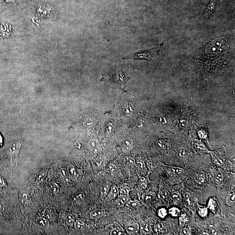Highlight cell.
<instances>
[{
  "label": "cell",
  "mask_w": 235,
  "mask_h": 235,
  "mask_svg": "<svg viewBox=\"0 0 235 235\" xmlns=\"http://www.w3.org/2000/svg\"><path fill=\"white\" fill-rule=\"evenodd\" d=\"M37 222L39 225L43 229H47L49 228V222L48 219L43 218V217H39L36 219Z\"/></svg>",
  "instance_id": "10"
},
{
  "label": "cell",
  "mask_w": 235,
  "mask_h": 235,
  "mask_svg": "<svg viewBox=\"0 0 235 235\" xmlns=\"http://www.w3.org/2000/svg\"><path fill=\"white\" fill-rule=\"evenodd\" d=\"M121 196H127L129 195V188L127 187L126 185L121 187L119 190Z\"/></svg>",
  "instance_id": "31"
},
{
  "label": "cell",
  "mask_w": 235,
  "mask_h": 235,
  "mask_svg": "<svg viewBox=\"0 0 235 235\" xmlns=\"http://www.w3.org/2000/svg\"><path fill=\"white\" fill-rule=\"evenodd\" d=\"M108 170L112 175H114L118 172V167L115 164L110 163L108 166Z\"/></svg>",
  "instance_id": "28"
},
{
  "label": "cell",
  "mask_w": 235,
  "mask_h": 235,
  "mask_svg": "<svg viewBox=\"0 0 235 235\" xmlns=\"http://www.w3.org/2000/svg\"><path fill=\"white\" fill-rule=\"evenodd\" d=\"M111 187V185L110 183H106L102 188V189L101 192V198H104L107 194L109 192Z\"/></svg>",
  "instance_id": "19"
},
{
  "label": "cell",
  "mask_w": 235,
  "mask_h": 235,
  "mask_svg": "<svg viewBox=\"0 0 235 235\" xmlns=\"http://www.w3.org/2000/svg\"><path fill=\"white\" fill-rule=\"evenodd\" d=\"M198 213L200 216L202 217H206L208 215V208L207 207H203L200 205H198Z\"/></svg>",
  "instance_id": "15"
},
{
  "label": "cell",
  "mask_w": 235,
  "mask_h": 235,
  "mask_svg": "<svg viewBox=\"0 0 235 235\" xmlns=\"http://www.w3.org/2000/svg\"><path fill=\"white\" fill-rule=\"evenodd\" d=\"M137 166V170L138 172L141 175H144L145 173V164L143 162H138L136 164Z\"/></svg>",
  "instance_id": "22"
},
{
  "label": "cell",
  "mask_w": 235,
  "mask_h": 235,
  "mask_svg": "<svg viewBox=\"0 0 235 235\" xmlns=\"http://www.w3.org/2000/svg\"><path fill=\"white\" fill-rule=\"evenodd\" d=\"M184 199L188 205H190L192 202V197L190 194L189 193H185L184 194Z\"/></svg>",
  "instance_id": "33"
},
{
  "label": "cell",
  "mask_w": 235,
  "mask_h": 235,
  "mask_svg": "<svg viewBox=\"0 0 235 235\" xmlns=\"http://www.w3.org/2000/svg\"><path fill=\"white\" fill-rule=\"evenodd\" d=\"M189 230L187 228H183L181 231V234L189 235Z\"/></svg>",
  "instance_id": "37"
},
{
  "label": "cell",
  "mask_w": 235,
  "mask_h": 235,
  "mask_svg": "<svg viewBox=\"0 0 235 235\" xmlns=\"http://www.w3.org/2000/svg\"><path fill=\"white\" fill-rule=\"evenodd\" d=\"M170 196V193L168 190L166 189H163L160 191L158 193V197L160 199H167Z\"/></svg>",
  "instance_id": "24"
},
{
  "label": "cell",
  "mask_w": 235,
  "mask_h": 235,
  "mask_svg": "<svg viewBox=\"0 0 235 235\" xmlns=\"http://www.w3.org/2000/svg\"><path fill=\"white\" fill-rule=\"evenodd\" d=\"M103 160V157L100 156L98 157V158L96 159V160H95V162L97 166H99L101 165V163H102Z\"/></svg>",
  "instance_id": "40"
},
{
  "label": "cell",
  "mask_w": 235,
  "mask_h": 235,
  "mask_svg": "<svg viewBox=\"0 0 235 235\" xmlns=\"http://www.w3.org/2000/svg\"><path fill=\"white\" fill-rule=\"evenodd\" d=\"M105 213V211L104 209H95L90 213V217L92 219L97 220L102 217Z\"/></svg>",
  "instance_id": "6"
},
{
  "label": "cell",
  "mask_w": 235,
  "mask_h": 235,
  "mask_svg": "<svg viewBox=\"0 0 235 235\" xmlns=\"http://www.w3.org/2000/svg\"><path fill=\"white\" fill-rule=\"evenodd\" d=\"M235 194H230L228 196L226 199V204L228 206H232L235 204Z\"/></svg>",
  "instance_id": "21"
},
{
  "label": "cell",
  "mask_w": 235,
  "mask_h": 235,
  "mask_svg": "<svg viewBox=\"0 0 235 235\" xmlns=\"http://www.w3.org/2000/svg\"><path fill=\"white\" fill-rule=\"evenodd\" d=\"M89 146L90 149L94 153H97L101 149V145L99 142L95 139H92L90 141L89 143Z\"/></svg>",
  "instance_id": "7"
},
{
  "label": "cell",
  "mask_w": 235,
  "mask_h": 235,
  "mask_svg": "<svg viewBox=\"0 0 235 235\" xmlns=\"http://www.w3.org/2000/svg\"><path fill=\"white\" fill-rule=\"evenodd\" d=\"M109 190V196L111 199H114L117 196L119 190L116 185H114L111 187Z\"/></svg>",
  "instance_id": "13"
},
{
  "label": "cell",
  "mask_w": 235,
  "mask_h": 235,
  "mask_svg": "<svg viewBox=\"0 0 235 235\" xmlns=\"http://www.w3.org/2000/svg\"><path fill=\"white\" fill-rule=\"evenodd\" d=\"M179 224L182 227L185 226L188 222V218L185 214H182L179 216Z\"/></svg>",
  "instance_id": "20"
},
{
  "label": "cell",
  "mask_w": 235,
  "mask_h": 235,
  "mask_svg": "<svg viewBox=\"0 0 235 235\" xmlns=\"http://www.w3.org/2000/svg\"><path fill=\"white\" fill-rule=\"evenodd\" d=\"M126 205L128 206V207H130L132 208H137L139 206V204L138 203H137L136 201H128V202L126 203Z\"/></svg>",
  "instance_id": "34"
},
{
  "label": "cell",
  "mask_w": 235,
  "mask_h": 235,
  "mask_svg": "<svg viewBox=\"0 0 235 235\" xmlns=\"http://www.w3.org/2000/svg\"><path fill=\"white\" fill-rule=\"evenodd\" d=\"M156 197V194L153 192L143 194L142 195V199L145 201L151 200Z\"/></svg>",
  "instance_id": "18"
},
{
  "label": "cell",
  "mask_w": 235,
  "mask_h": 235,
  "mask_svg": "<svg viewBox=\"0 0 235 235\" xmlns=\"http://www.w3.org/2000/svg\"><path fill=\"white\" fill-rule=\"evenodd\" d=\"M168 214V211L164 207L161 208L157 211V215L160 218H164Z\"/></svg>",
  "instance_id": "26"
},
{
  "label": "cell",
  "mask_w": 235,
  "mask_h": 235,
  "mask_svg": "<svg viewBox=\"0 0 235 235\" xmlns=\"http://www.w3.org/2000/svg\"><path fill=\"white\" fill-rule=\"evenodd\" d=\"M65 222L68 226H71L74 223L75 218L71 214H68L65 217Z\"/></svg>",
  "instance_id": "27"
},
{
  "label": "cell",
  "mask_w": 235,
  "mask_h": 235,
  "mask_svg": "<svg viewBox=\"0 0 235 235\" xmlns=\"http://www.w3.org/2000/svg\"><path fill=\"white\" fill-rule=\"evenodd\" d=\"M218 0H210L208 3L207 8L204 11V17L206 18H209L213 12L215 11L216 7Z\"/></svg>",
  "instance_id": "2"
},
{
  "label": "cell",
  "mask_w": 235,
  "mask_h": 235,
  "mask_svg": "<svg viewBox=\"0 0 235 235\" xmlns=\"http://www.w3.org/2000/svg\"><path fill=\"white\" fill-rule=\"evenodd\" d=\"M84 225L85 223L84 222L81 220H76L74 222L75 228L77 230L82 229L84 226Z\"/></svg>",
  "instance_id": "32"
},
{
  "label": "cell",
  "mask_w": 235,
  "mask_h": 235,
  "mask_svg": "<svg viewBox=\"0 0 235 235\" xmlns=\"http://www.w3.org/2000/svg\"><path fill=\"white\" fill-rule=\"evenodd\" d=\"M160 51L158 49H153L151 50H144L133 53L126 58L134 59H145L149 61L158 58L160 56Z\"/></svg>",
  "instance_id": "1"
},
{
  "label": "cell",
  "mask_w": 235,
  "mask_h": 235,
  "mask_svg": "<svg viewBox=\"0 0 235 235\" xmlns=\"http://www.w3.org/2000/svg\"><path fill=\"white\" fill-rule=\"evenodd\" d=\"M139 228L140 226L138 223H133L127 226L126 231L129 235L135 234L138 232Z\"/></svg>",
  "instance_id": "5"
},
{
  "label": "cell",
  "mask_w": 235,
  "mask_h": 235,
  "mask_svg": "<svg viewBox=\"0 0 235 235\" xmlns=\"http://www.w3.org/2000/svg\"><path fill=\"white\" fill-rule=\"evenodd\" d=\"M168 213L173 217H179L180 215V209L176 207H172L168 210Z\"/></svg>",
  "instance_id": "14"
},
{
  "label": "cell",
  "mask_w": 235,
  "mask_h": 235,
  "mask_svg": "<svg viewBox=\"0 0 235 235\" xmlns=\"http://www.w3.org/2000/svg\"><path fill=\"white\" fill-rule=\"evenodd\" d=\"M172 198L173 202H174V204H176V205L180 204L182 200V197L181 195L178 192L172 193Z\"/></svg>",
  "instance_id": "17"
},
{
  "label": "cell",
  "mask_w": 235,
  "mask_h": 235,
  "mask_svg": "<svg viewBox=\"0 0 235 235\" xmlns=\"http://www.w3.org/2000/svg\"><path fill=\"white\" fill-rule=\"evenodd\" d=\"M210 233L211 235L217 234V231L215 228H212L210 230Z\"/></svg>",
  "instance_id": "42"
},
{
  "label": "cell",
  "mask_w": 235,
  "mask_h": 235,
  "mask_svg": "<svg viewBox=\"0 0 235 235\" xmlns=\"http://www.w3.org/2000/svg\"><path fill=\"white\" fill-rule=\"evenodd\" d=\"M147 165L151 169H153L156 167V165L154 163L152 162H149L147 163Z\"/></svg>",
  "instance_id": "41"
},
{
  "label": "cell",
  "mask_w": 235,
  "mask_h": 235,
  "mask_svg": "<svg viewBox=\"0 0 235 235\" xmlns=\"http://www.w3.org/2000/svg\"><path fill=\"white\" fill-rule=\"evenodd\" d=\"M3 144V138L2 136L0 133V148L2 147Z\"/></svg>",
  "instance_id": "43"
},
{
  "label": "cell",
  "mask_w": 235,
  "mask_h": 235,
  "mask_svg": "<svg viewBox=\"0 0 235 235\" xmlns=\"http://www.w3.org/2000/svg\"><path fill=\"white\" fill-rule=\"evenodd\" d=\"M157 146L160 148H164L165 147V144L163 141L160 140L157 143Z\"/></svg>",
  "instance_id": "39"
},
{
  "label": "cell",
  "mask_w": 235,
  "mask_h": 235,
  "mask_svg": "<svg viewBox=\"0 0 235 235\" xmlns=\"http://www.w3.org/2000/svg\"><path fill=\"white\" fill-rule=\"evenodd\" d=\"M42 215V217L43 218L48 219L51 218L52 215H51V213L49 210L46 209L43 211Z\"/></svg>",
  "instance_id": "35"
},
{
  "label": "cell",
  "mask_w": 235,
  "mask_h": 235,
  "mask_svg": "<svg viewBox=\"0 0 235 235\" xmlns=\"http://www.w3.org/2000/svg\"><path fill=\"white\" fill-rule=\"evenodd\" d=\"M141 229L145 234H149L151 233L152 227L150 225L145 221H142L140 223Z\"/></svg>",
  "instance_id": "9"
},
{
  "label": "cell",
  "mask_w": 235,
  "mask_h": 235,
  "mask_svg": "<svg viewBox=\"0 0 235 235\" xmlns=\"http://www.w3.org/2000/svg\"><path fill=\"white\" fill-rule=\"evenodd\" d=\"M125 231L122 228L118 227L115 228L113 229L110 232V235H125Z\"/></svg>",
  "instance_id": "23"
},
{
  "label": "cell",
  "mask_w": 235,
  "mask_h": 235,
  "mask_svg": "<svg viewBox=\"0 0 235 235\" xmlns=\"http://www.w3.org/2000/svg\"><path fill=\"white\" fill-rule=\"evenodd\" d=\"M195 147L199 151H207V148L204 145V144L200 142H196L195 144Z\"/></svg>",
  "instance_id": "30"
},
{
  "label": "cell",
  "mask_w": 235,
  "mask_h": 235,
  "mask_svg": "<svg viewBox=\"0 0 235 235\" xmlns=\"http://www.w3.org/2000/svg\"><path fill=\"white\" fill-rule=\"evenodd\" d=\"M217 207V205L216 201L213 198H210L208 201L207 208L209 209L211 212L215 213L216 212Z\"/></svg>",
  "instance_id": "11"
},
{
  "label": "cell",
  "mask_w": 235,
  "mask_h": 235,
  "mask_svg": "<svg viewBox=\"0 0 235 235\" xmlns=\"http://www.w3.org/2000/svg\"><path fill=\"white\" fill-rule=\"evenodd\" d=\"M166 171L171 176H176L183 173L184 169L179 167L166 166Z\"/></svg>",
  "instance_id": "3"
},
{
  "label": "cell",
  "mask_w": 235,
  "mask_h": 235,
  "mask_svg": "<svg viewBox=\"0 0 235 235\" xmlns=\"http://www.w3.org/2000/svg\"><path fill=\"white\" fill-rule=\"evenodd\" d=\"M224 176L223 173L221 171H217L215 172L214 175V181L217 185L221 184L223 181Z\"/></svg>",
  "instance_id": "12"
},
{
  "label": "cell",
  "mask_w": 235,
  "mask_h": 235,
  "mask_svg": "<svg viewBox=\"0 0 235 235\" xmlns=\"http://www.w3.org/2000/svg\"><path fill=\"white\" fill-rule=\"evenodd\" d=\"M140 184L141 187H142L143 189H146L147 186V182L146 179H145V178L144 177H142V176H140Z\"/></svg>",
  "instance_id": "36"
},
{
  "label": "cell",
  "mask_w": 235,
  "mask_h": 235,
  "mask_svg": "<svg viewBox=\"0 0 235 235\" xmlns=\"http://www.w3.org/2000/svg\"><path fill=\"white\" fill-rule=\"evenodd\" d=\"M165 230V227L162 223L156 224L154 226V231L157 233H163Z\"/></svg>",
  "instance_id": "25"
},
{
  "label": "cell",
  "mask_w": 235,
  "mask_h": 235,
  "mask_svg": "<svg viewBox=\"0 0 235 235\" xmlns=\"http://www.w3.org/2000/svg\"><path fill=\"white\" fill-rule=\"evenodd\" d=\"M119 199H120L121 201L123 204H126L129 201V198L127 197V196H121Z\"/></svg>",
  "instance_id": "38"
},
{
  "label": "cell",
  "mask_w": 235,
  "mask_h": 235,
  "mask_svg": "<svg viewBox=\"0 0 235 235\" xmlns=\"http://www.w3.org/2000/svg\"><path fill=\"white\" fill-rule=\"evenodd\" d=\"M213 158V162L216 166L218 167H221L223 166L224 163L223 159L221 157H219L218 155L216 154L214 152H211Z\"/></svg>",
  "instance_id": "8"
},
{
  "label": "cell",
  "mask_w": 235,
  "mask_h": 235,
  "mask_svg": "<svg viewBox=\"0 0 235 235\" xmlns=\"http://www.w3.org/2000/svg\"><path fill=\"white\" fill-rule=\"evenodd\" d=\"M67 171L69 174L70 178L73 181H76L79 177V174L74 166L70 165L67 168Z\"/></svg>",
  "instance_id": "4"
},
{
  "label": "cell",
  "mask_w": 235,
  "mask_h": 235,
  "mask_svg": "<svg viewBox=\"0 0 235 235\" xmlns=\"http://www.w3.org/2000/svg\"><path fill=\"white\" fill-rule=\"evenodd\" d=\"M60 172L61 175L64 181L67 182H69L71 178H70L69 174L67 170L64 168H61L60 169Z\"/></svg>",
  "instance_id": "16"
},
{
  "label": "cell",
  "mask_w": 235,
  "mask_h": 235,
  "mask_svg": "<svg viewBox=\"0 0 235 235\" xmlns=\"http://www.w3.org/2000/svg\"><path fill=\"white\" fill-rule=\"evenodd\" d=\"M197 179L198 182L199 183H204L205 182V181H206V176H205V173L204 172H200L199 174H198Z\"/></svg>",
  "instance_id": "29"
}]
</instances>
